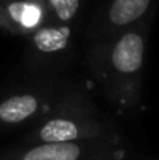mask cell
Segmentation results:
<instances>
[{"label":"cell","instance_id":"6da1fadb","mask_svg":"<svg viewBox=\"0 0 159 160\" xmlns=\"http://www.w3.org/2000/svg\"><path fill=\"white\" fill-rule=\"evenodd\" d=\"M144 59V41L139 34H125L112 50V65L122 73H133L140 68Z\"/></svg>","mask_w":159,"mask_h":160},{"label":"cell","instance_id":"7a4b0ae2","mask_svg":"<svg viewBox=\"0 0 159 160\" xmlns=\"http://www.w3.org/2000/svg\"><path fill=\"white\" fill-rule=\"evenodd\" d=\"M39 106V101L33 95H14L0 103V121L8 124L20 123L30 118Z\"/></svg>","mask_w":159,"mask_h":160},{"label":"cell","instance_id":"3957f363","mask_svg":"<svg viewBox=\"0 0 159 160\" xmlns=\"http://www.w3.org/2000/svg\"><path fill=\"white\" fill-rule=\"evenodd\" d=\"M81 149L75 143H44L24 152L19 160H78Z\"/></svg>","mask_w":159,"mask_h":160},{"label":"cell","instance_id":"277c9868","mask_svg":"<svg viewBox=\"0 0 159 160\" xmlns=\"http://www.w3.org/2000/svg\"><path fill=\"white\" fill-rule=\"evenodd\" d=\"M150 0H114L109 9V19L115 25H126L139 19L148 8Z\"/></svg>","mask_w":159,"mask_h":160},{"label":"cell","instance_id":"5b68a950","mask_svg":"<svg viewBox=\"0 0 159 160\" xmlns=\"http://www.w3.org/2000/svg\"><path fill=\"white\" fill-rule=\"evenodd\" d=\"M39 137L44 143H70L78 137V128L69 120L56 118L42 126Z\"/></svg>","mask_w":159,"mask_h":160},{"label":"cell","instance_id":"8992f818","mask_svg":"<svg viewBox=\"0 0 159 160\" xmlns=\"http://www.w3.org/2000/svg\"><path fill=\"white\" fill-rule=\"evenodd\" d=\"M69 41L67 28H41L36 31L33 42L38 50L44 53H53L66 48Z\"/></svg>","mask_w":159,"mask_h":160},{"label":"cell","instance_id":"52a82bcc","mask_svg":"<svg viewBox=\"0 0 159 160\" xmlns=\"http://www.w3.org/2000/svg\"><path fill=\"white\" fill-rule=\"evenodd\" d=\"M9 17L22 27H33L39 20V9L30 3L24 2H13L8 5Z\"/></svg>","mask_w":159,"mask_h":160},{"label":"cell","instance_id":"ba28073f","mask_svg":"<svg viewBox=\"0 0 159 160\" xmlns=\"http://www.w3.org/2000/svg\"><path fill=\"white\" fill-rule=\"evenodd\" d=\"M52 3L56 16L61 20H70L80 6V0H49Z\"/></svg>","mask_w":159,"mask_h":160}]
</instances>
